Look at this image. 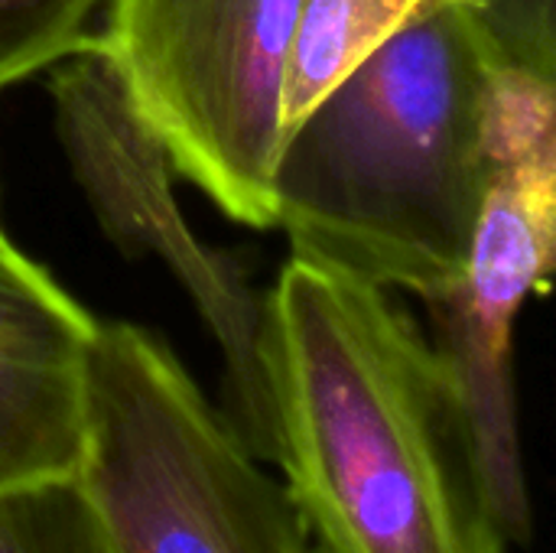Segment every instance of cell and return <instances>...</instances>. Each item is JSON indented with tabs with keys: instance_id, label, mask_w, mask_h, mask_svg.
<instances>
[{
	"instance_id": "1",
	"label": "cell",
	"mask_w": 556,
	"mask_h": 553,
	"mask_svg": "<svg viewBox=\"0 0 556 553\" xmlns=\"http://www.w3.org/2000/svg\"><path fill=\"white\" fill-rule=\"evenodd\" d=\"M264 372L270 463L316 553H508L450 372L388 290L290 257Z\"/></svg>"
},
{
	"instance_id": "2",
	"label": "cell",
	"mask_w": 556,
	"mask_h": 553,
	"mask_svg": "<svg viewBox=\"0 0 556 553\" xmlns=\"http://www.w3.org/2000/svg\"><path fill=\"white\" fill-rule=\"evenodd\" d=\"M502 46L443 0L349 72L280 143L274 225L293 257L437 303L463 280L489 186Z\"/></svg>"
},
{
	"instance_id": "3",
	"label": "cell",
	"mask_w": 556,
	"mask_h": 553,
	"mask_svg": "<svg viewBox=\"0 0 556 553\" xmlns=\"http://www.w3.org/2000/svg\"><path fill=\"white\" fill-rule=\"evenodd\" d=\"M264 466L160 336L94 326L72 476L111 553H309Z\"/></svg>"
},
{
	"instance_id": "4",
	"label": "cell",
	"mask_w": 556,
	"mask_h": 553,
	"mask_svg": "<svg viewBox=\"0 0 556 553\" xmlns=\"http://www.w3.org/2000/svg\"><path fill=\"white\" fill-rule=\"evenodd\" d=\"M489 186L463 280L427 303L437 355L459 394L489 499L508 544L534 538L518 437L515 323L551 287L556 251V81L502 62L485 91Z\"/></svg>"
},
{
	"instance_id": "5",
	"label": "cell",
	"mask_w": 556,
	"mask_h": 553,
	"mask_svg": "<svg viewBox=\"0 0 556 553\" xmlns=\"http://www.w3.org/2000/svg\"><path fill=\"white\" fill-rule=\"evenodd\" d=\"M300 0H104L94 33L130 108L228 218L274 225Z\"/></svg>"
},
{
	"instance_id": "6",
	"label": "cell",
	"mask_w": 556,
	"mask_h": 553,
	"mask_svg": "<svg viewBox=\"0 0 556 553\" xmlns=\"http://www.w3.org/2000/svg\"><path fill=\"white\" fill-rule=\"evenodd\" d=\"M59 143L104 235L130 257H160L192 297L225 365V417L270 463L274 414L264 372V293L244 264L195 238L173 196V163L94 49L62 59L49 81Z\"/></svg>"
},
{
	"instance_id": "7",
	"label": "cell",
	"mask_w": 556,
	"mask_h": 553,
	"mask_svg": "<svg viewBox=\"0 0 556 553\" xmlns=\"http://www.w3.org/2000/svg\"><path fill=\"white\" fill-rule=\"evenodd\" d=\"M98 319L0 241V489L72 476Z\"/></svg>"
},
{
	"instance_id": "8",
	"label": "cell",
	"mask_w": 556,
	"mask_h": 553,
	"mask_svg": "<svg viewBox=\"0 0 556 553\" xmlns=\"http://www.w3.org/2000/svg\"><path fill=\"white\" fill-rule=\"evenodd\" d=\"M443 0H300L283 78V134L349 72Z\"/></svg>"
},
{
	"instance_id": "9",
	"label": "cell",
	"mask_w": 556,
	"mask_h": 553,
	"mask_svg": "<svg viewBox=\"0 0 556 553\" xmlns=\"http://www.w3.org/2000/svg\"><path fill=\"white\" fill-rule=\"evenodd\" d=\"M0 553H111L75 476L0 489Z\"/></svg>"
},
{
	"instance_id": "10",
	"label": "cell",
	"mask_w": 556,
	"mask_h": 553,
	"mask_svg": "<svg viewBox=\"0 0 556 553\" xmlns=\"http://www.w3.org/2000/svg\"><path fill=\"white\" fill-rule=\"evenodd\" d=\"M104 0H0V88L94 49L91 20Z\"/></svg>"
},
{
	"instance_id": "11",
	"label": "cell",
	"mask_w": 556,
	"mask_h": 553,
	"mask_svg": "<svg viewBox=\"0 0 556 553\" xmlns=\"http://www.w3.org/2000/svg\"><path fill=\"white\" fill-rule=\"evenodd\" d=\"M476 7L505 62L556 78V0H466Z\"/></svg>"
},
{
	"instance_id": "12",
	"label": "cell",
	"mask_w": 556,
	"mask_h": 553,
	"mask_svg": "<svg viewBox=\"0 0 556 553\" xmlns=\"http://www.w3.org/2000/svg\"><path fill=\"white\" fill-rule=\"evenodd\" d=\"M3 238H7V235H3V228H0V241H3Z\"/></svg>"
}]
</instances>
